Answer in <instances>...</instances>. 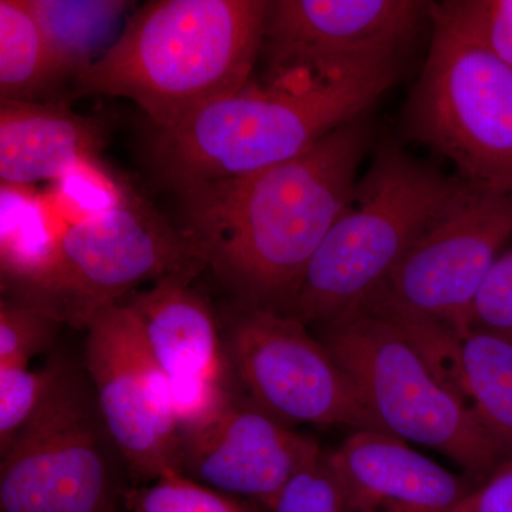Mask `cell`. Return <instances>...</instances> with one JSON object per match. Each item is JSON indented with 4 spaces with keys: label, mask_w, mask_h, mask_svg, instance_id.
Wrapping results in <instances>:
<instances>
[{
    "label": "cell",
    "mask_w": 512,
    "mask_h": 512,
    "mask_svg": "<svg viewBox=\"0 0 512 512\" xmlns=\"http://www.w3.org/2000/svg\"><path fill=\"white\" fill-rule=\"evenodd\" d=\"M271 512H349L325 453L286 484Z\"/></svg>",
    "instance_id": "d4e9b609"
},
{
    "label": "cell",
    "mask_w": 512,
    "mask_h": 512,
    "mask_svg": "<svg viewBox=\"0 0 512 512\" xmlns=\"http://www.w3.org/2000/svg\"><path fill=\"white\" fill-rule=\"evenodd\" d=\"M511 238V195L470 185L360 305L466 332L478 292Z\"/></svg>",
    "instance_id": "8fae6325"
},
{
    "label": "cell",
    "mask_w": 512,
    "mask_h": 512,
    "mask_svg": "<svg viewBox=\"0 0 512 512\" xmlns=\"http://www.w3.org/2000/svg\"><path fill=\"white\" fill-rule=\"evenodd\" d=\"M47 195L25 185H0V268L6 298L22 301L49 274L66 228Z\"/></svg>",
    "instance_id": "ac0fdd59"
},
{
    "label": "cell",
    "mask_w": 512,
    "mask_h": 512,
    "mask_svg": "<svg viewBox=\"0 0 512 512\" xmlns=\"http://www.w3.org/2000/svg\"><path fill=\"white\" fill-rule=\"evenodd\" d=\"M420 0H275L268 2L259 82L302 92L383 70L431 22Z\"/></svg>",
    "instance_id": "9c48e42d"
},
{
    "label": "cell",
    "mask_w": 512,
    "mask_h": 512,
    "mask_svg": "<svg viewBox=\"0 0 512 512\" xmlns=\"http://www.w3.org/2000/svg\"><path fill=\"white\" fill-rule=\"evenodd\" d=\"M103 131L64 101L0 100V180L56 181L83 158L100 157Z\"/></svg>",
    "instance_id": "e0dca14e"
},
{
    "label": "cell",
    "mask_w": 512,
    "mask_h": 512,
    "mask_svg": "<svg viewBox=\"0 0 512 512\" xmlns=\"http://www.w3.org/2000/svg\"><path fill=\"white\" fill-rule=\"evenodd\" d=\"M397 77L399 69H389L302 92L251 80L178 126L157 130L151 165L175 194L274 167L365 116Z\"/></svg>",
    "instance_id": "3957f363"
},
{
    "label": "cell",
    "mask_w": 512,
    "mask_h": 512,
    "mask_svg": "<svg viewBox=\"0 0 512 512\" xmlns=\"http://www.w3.org/2000/svg\"><path fill=\"white\" fill-rule=\"evenodd\" d=\"M429 55L406 104L410 137L458 177L512 197V67L447 2L431 3Z\"/></svg>",
    "instance_id": "5b68a950"
},
{
    "label": "cell",
    "mask_w": 512,
    "mask_h": 512,
    "mask_svg": "<svg viewBox=\"0 0 512 512\" xmlns=\"http://www.w3.org/2000/svg\"><path fill=\"white\" fill-rule=\"evenodd\" d=\"M315 328L384 433L434 448L478 480L490 477L507 460L393 320L359 305Z\"/></svg>",
    "instance_id": "8992f818"
},
{
    "label": "cell",
    "mask_w": 512,
    "mask_h": 512,
    "mask_svg": "<svg viewBox=\"0 0 512 512\" xmlns=\"http://www.w3.org/2000/svg\"><path fill=\"white\" fill-rule=\"evenodd\" d=\"M470 326L512 340V248L498 256L481 286L471 311Z\"/></svg>",
    "instance_id": "484cf974"
},
{
    "label": "cell",
    "mask_w": 512,
    "mask_h": 512,
    "mask_svg": "<svg viewBox=\"0 0 512 512\" xmlns=\"http://www.w3.org/2000/svg\"><path fill=\"white\" fill-rule=\"evenodd\" d=\"M194 278L167 276L121 303L165 375L228 382L231 370L218 323L210 305L191 288Z\"/></svg>",
    "instance_id": "2e32d148"
},
{
    "label": "cell",
    "mask_w": 512,
    "mask_h": 512,
    "mask_svg": "<svg viewBox=\"0 0 512 512\" xmlns=\"http://www.w3.org/2000/svg\"><path fill=\"white\" fill-rule=\"evenodd\" d=\"M113 512H119V511L116 510V511H113Z\"/></svg>",
    "instance_id": "f1b7e54d"
},
{
    "label": "cell",
    "mask_w": 512,
    "mask_h": 512,
    "mask_svg": "<svg viewBox=\"0 0 512 512\" xmlns=\"http://www.w3.org/2000/svg\"><path fill=\"white\" fill-rule=\"evenodd\" d=\"M39 23L59 86L72 83L119 40L130 10L127 0H26Z\"/></svg>",
    "instance_id": "d6986e66"
},
{
    "label": "cell",
    "mask_w": 512,
    "mask_h": 512,
    "mask_svg": "<svg viewBox=\"0 0 512 512\" xmlns=\"http://www.w3.org/2000/svg\"><path fill=\"white\" fill-rule=\"evenodd\" d=\"M266 0H153L131 13L114 46L72 82V97L134 101L157 130L251 82Z\"/></svg>",
    "instance_id": "7a4b0ae2"
},
{
    "label": "cell",
    "mask_w": 512,
    "mask_h": 512,
    "mask_svg": "<svg viewBox=\"0 0 512 512\" xmlns=\"http://www.w3.org/2000/svg\"><path fill=\"white\" fill-rule=\"evenodd\" d=\"M63 323L35 306L0 301V367L29 366L33 357L53 346Z\"/></svg>",
    "instance_id": "cb8c5ba5"
},
{
    "label": "cell",
    "mask_w": 512,
    "mask_h": 512,
    "mask_svg": "<svg viewBox=\"0 0 512 512\" xmlns=\"http://www.w3.org/2000/svg\"><path fill=\"white\" fill-rule=\"evenodd\" d=\"M45 37L26 0H0V100L45 101L57 89Z\"/></svg>",
    "instance_id": "ffe728a7"
},
{
    "label": "cell",
    "mask_w": 512,
    "mask_h": 512,
    "mask_svg": "<svg viewBox=\"0 0 512 512\" xmlns=\"http://www.w3.org/2000/svg\"><path fill=\"white\" fill-rule=\"evenodd\" d=\"M0 457V512H113L128 490L89 377L67 360Z\"/></svg>",
    "instance_id": "52a82bcc"
},
{
    "label": "cell",
    "mask_w": 512,
    "mask_h": 512,
    "mask_svg": "<svg viewBox=\"0 0 512 512\" xmlns=\"http://www.w3.org/2000/svg\"><path fill=\"white\" fill-rule=\"evenodd\" d=\"M83 365L130 477L157 481L181 473L168 376L148 353L124 303L103 309L87 323Z\"/></svg>",
    "instance_id": "7c38bea8"
},
{
    "label": "cell",
    "mask_w": 512,
    "mask_h": 512,
    "mask_svg": "<svg viewBox=\"0 0 512 512\" xmlns=\"http://www.w3.org/2000/svg\"><path fill=\"white\" fill-rule=\"evenodd\" d=\"M402 329L505 457H512V340L478 328L456 333L431 322H406Z\"/></svg>",
    "instance_id": "9a60e30c"
},
{
    "label": "cell",
    "mask_w": 512,
    "mask_h": 512,
    "mask_svg": "<svg viewBox=\"0 0 512 512\" xmlns=\"http://www.w3.org/2000/svg\"><path fill=\"white\" fill-rule=\"evenodd\" d=\"M204 268L181 228L131 192L120 207L67 227L49 274L18 302L86 329L144 282Z\"/></svg>",
    "instance_id": "ba28073f"
},
{
    "label": "cell",
    "mask_w": 512,
    "mask_h": 512,
    "mask_svg": "<svg viewBox=\"0 0 512 512\" xmlns=\"http://www.w3.org/2000/svg\"><path fill=\"white\" fill-rule=\"evenodd\" d=\"M369 141L365 114L285 163L178 192L181 231L237 306L291 315Z\"/></svg>",
    "instance_id": "6da1fadb"
},
{
    "label": "cell",
    "mask_w": 512,
    "mask_h": 512,
    "mask_svg": "<svg viewBox=\"0 0 512 512\" xmlns=\"http://www.w3.org/2000/svg\"><path fill=\"white\" fill-rule=\"evenodd\" d=\"M325 458L349 512H450L483 483L379 430L353 431Z\"/></svg>",
    "instance_id": "5bb4252c"
},
{
    "label": "cell",
    "mask_w": 512,
    "mask_h": 512,
    "mask_svg": "<svg viewBox=\"0 0 512 512\" xmlns=\"http://www.w3.org/2000/svg\"><path fill=\"white\" fill-rule=\"evenodd\" d=\"M123 501L131 512H258L181 473L167 474L150 487L128 488Z\"/></svg>",
    "instance_id": "7402d4cb"
},
{
    "label": "cell",
    "mask_w": 512,
    "mask_h": 512,
    "mask_svg": "<svg viewBox=\"0 0 512 512\" xmlns=\"http://www.w3.org/2000/svg\"><path fill=\"white\" fill-rule=\"evenodd\" d=\"M222 342L249 402L282 423L384 431L352 377L295 316L237 306Z\"/></svg>",
    "instance_id": "30bf717a"
},
{
    "label": "cell",
    "mask_w": 512,
    "mask_h": 512,
    "mask_svg": "<svg viewBox=\"0 0 512 512\" xmlns=\"http://www.w3.org/2000/svg\"><path fill=\"white\" fill-rule=\"evenodd\" d=\"M64 359H52L42 369L0 367V453L32 419L56 382Z\"/></svg>",
    "instance_id": "603a6c76"
},
{
    "label": "cell",
    "mask_w": 512,
    "mask_h": 512,
    "mask_svg": "<svg viewBox=\"0 0 512 512\" xmlns=\"http://www.w3.org/2000/svg\"><path fill=\"white\" fill-rule=\"evenodd\" d=\"M450 512H512V457Z\"/></svg>",
    "instance_id": "83f0119b"
},
{
    "label": "cell",
    "mask_w": 512,
    "mask_h": 512,
    "mask_svg": "<svg viewBox=\"0 0 512 512\" xmlns=\"http://www.w3.org/2000/svg\"><path fill=\"white\" fill-rule=\"evenodd\" d=\"M131 191L100 157L83 158L53 181L47 192L56 214L67 227L120 207Z\"/></svg>",
    "instance_id": "44dd1931"
},
{
    "label": "cell",
    "mask_w": 512,
    "mask_h": 512,
    "mask_svg": "<svg viewBox=\"0 0 512 512\" xmlns=\"http://www.w3.org/2000/svg\"><path fill=\"white\" fill-rule=\"evenodd\" d=\"M322 453L315 440L235 397L220 419L181 443L180 471L271 510L286 484Z\"/></svg>",
    "instance_id": "4fadbf2b"
},
{
    "label": "cell",
    "mask_w": 512,
    "mask_h": 512,
    "mask_svg": "<svg viewBox=\"0 0 512 512\" xmlns=\"http://www.w3.org/2000/svg\"><path fill=\"white\" fill-rule=\"evenodd\" d=\"M470 185L402 148H380L313 255L291 315L318 326L357 308Z\"/></svg>",
    "instance_id": "277c9868"
},
{
    "label": "cell",
    "mask_w": 512,
    "mask_h": 512,
    "mask_svg": "<svg viewBox=\"0 0 512 512\" xmlns=\"http://www.w3.org/2000/svg\"><path fill=\"white\" fill-rule=\"evenodd\" d=\"M447 5L512 67V0H448Z\"/></svg>",
    "instance_id": "4316f807"
}]
</instances>
